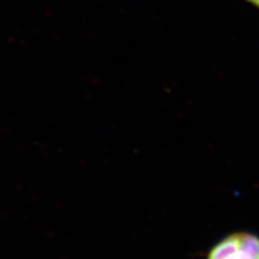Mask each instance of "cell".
I'll use <instances>...</instances> for the list:
<instances>
[{
	"mask_svg": "<svg viewBox=\"0 0 259 259\" xmlns=\"http://www.w3.org/2000/svg\"><path fill=\"white\" fill-rule=\"evenodd\" d=\"M206 259H259V237L249 232L232 233L215 244Z\"/></svg>",
	"mask_w": 259,
	"mask_h": 259,
	"instance_id": "1",
	"label": "cell"
},
{
	"mask_svg": "<svg viewBox=\"0 0 259 259\" xmlns=\"http://www.w3.org/2000/svg\"><path fill=\"white\" fill-rule=\"evenodd\" d=\"M248 2H250L252 4L256 5L257 7H259V0H248Z\"/></svg>",
	"mask_w": 259,
	"mask_h": 259,
	"instance_id": "2",
	"label": "cell"
}]
</instances>
